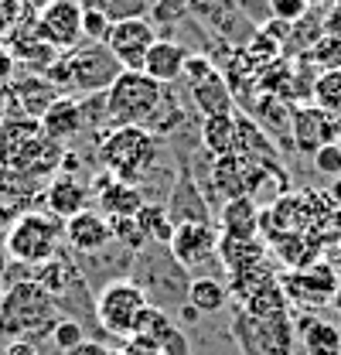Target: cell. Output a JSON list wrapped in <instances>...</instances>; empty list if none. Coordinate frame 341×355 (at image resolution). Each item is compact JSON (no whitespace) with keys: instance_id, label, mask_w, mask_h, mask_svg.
<instances>
[{"instance_id":"obj_6","label":"cell","mask_w":341,"mask_h":355,"mask_svg":"<svg viewBox=\"0 0 341 355\" xmlns=\"http://www.w3.org/2000/svg\"><path fill=\"white\" fill-rule=\"evenodd\" d=\"M106 99V127H150L157 106L164 99V86L147 79L143 72H120L116 83L103 92Z\"/></svg>"},{"instance_id":"obj_30","label":"cell","mask_w":341,"mask_h":355,"mask_svg":"<svg viewBox=\"0 0 341 355\" xmlns=\"http://www.w3.org/2000/svg\"><path fill=\"white\" fill-rule=\"evenodd\" d=\"M314 106L331 113V116H341V69L335 72H321L314 79Z\"/></svg>"},{"instance_id":"obj_49","label":"cell","mask_w":341,"mask_h":355,"mask_svg":"<svg viewBox=\"0 0 341 355\" xmlns=\"http://www.w3.org/2000/svg\"><path fill=\"white\" fill-rule=\"evenodd\" d=\"M307 3H311V10H317V14H328V10H331L338 0H307Z\"/></svg>"},{"instance_id":"obj_9","label":"cell","mask_w":341,"mask_h":355,"mask_svg":"<svg viewBox=\"0 0 341 355\" xmlns=\"http://www.w3.org/2000/svg\"><path fill=\"white\" fill-rule=\"evenodd\" d=\"M338 284L341 277L335 270V263H311L280 277V287H283L290 308L314 311V314L321 308H331V301L338 294Z\"/></svg>"},{"instance_id":"obj_11","label":"cell","mask_w":341,"mask_h":355,"mask_svg":"<svg viewBox=\"0 0 341 355\" xmlns=\"http://www.w3.org/2000/svg\"><path fill=\"white\" fill-rule=\"evenodd\" d=\"M154 42H157V28H154V21H150V17H133V21L113 24L103 44H106L110 55L120 62V69L140 72V69H143V58H147V51H150V44Z\"/></svg>"},{"instance_id":"obj_25","label":"cell","mask_w":341,"mask_h":355,"mask_svg":"<svg viewBox=\"0 0 341 355\" xmlns=\"http://www.w3.org/2000/svg\"><path fill=\"white\" fill-rule=\"evenodd\" d=\"M42 191L44 188H42L38 178L21 175V171H10V168H0V205H7V209L31 205Z\"/></svg>"},{"instance_id":"obj_44","label":"cell","mask_w":341,"mask_h":355,"mask_svg":"<svg viewBox=\"0 0 341 355\" xmlns=\"http://www.w3.org/2000/svg\"><path fill=\"white\" fill-rule=\"evenodd\" d=\"M0 355H42V349L35 345V342H28V338H14V342H7Z\"/></svg>"},{"instance_id":"obj_4","label":"cell","mask_w":341,"mask_h":355,"mask_svg":"<svg viewBox=\"0 0 341 355\" xmlns=\"http://www.w3.org/2000/svg\"><path fill=\"white\" fill-rule=\"evenodd\" d=\"M62 311L51 294H44L35 280H14L0 297V335L24 338V335H51Z\"/></svg>"},{"instance_id":"obj_39","label":"cell","mask_w":341,"mask_h":355,"mask_svg":"<svg viewBox=\"0 0 341 355\" xmlns=\"http://www.w3.org/2000/svg\"><path fill=\"white\" fill-rule=\"evenodd\" d=\"M212 72H215V62L209 58V55H188L181 79H184L188 86H195V83H202V79H205V76H212Z\"/></svg>"},{"instance_id":"obj_18","label":"cell","mask_w":341,"mask_h":355,"mask_svg":"<svg viewBox=\"0 0 341 355\" xmlns=\"http://www.w3.org/2000/svg\"><path fill=\"white\" fill-rule=\"evenodd\" d=\"M42 205L48 216L69 222L72 216H79L89 209V184L79 181V178H65L58 175L55 181H48L42 191Z\"/></svg>"},{"instance_id":"obj_48","label":"cell","mask_w":341,"mask_h":355,"mask_svg":"<svg viewBox=\"0 0 341 355\" xmlns=\"http://www.w3.org/2000/svg\"><path fill=\"white\" fill-rule=\"evenodd\" d=\"M17 3H21V7H28L31 14H38V10L48 7V3H55V0H17Z\"/></svg>"},{"instance_id":"obj_3","label":"cell","mask_w":341,"mask_h":355,"mask_svg":"<svg viewBox=\"0 0 341 355\" xmlns=\"http://www.w3.org/2000/svg\"><path fill=\"white\" fill-rule=\"evenodd\" d=\"M130 280L143 291L147 304L177 314L181 304H188V287H191V273L174 260L168 246L161 243H147L140 253H133L130 263Z\"/></svg>"},{"instance_id":"obj_1","label":"cell","mask_w":341,"mask_h":355,"mask_svg":"<svg viewBox=\"0 0 341 355\" xmlns=\"http://www.w3.org/2000/svg\"><path fill=\"white\" fill-rule=\"evenodd\" d=\"M96 157L106 175L143 188V181L157 171L161 137L143 127H103L96 130Z\"/></svg>"},{"instance_id":"obj_22","label":"cell","mask_w":341,"mask_h":355,"mask_svg":"<svg viewBox=\"0 0 341 355\" xmlns=\"http://www.w3.org/2000/svg\"><path fill=\"white\" fill-rule=\"evenodd\" d=\"M188 96H191L195 110L202 113V120H205V116H225V113H232V110H236L232 89H229V83L222 79V72H218V69H215L212 76H205L202 83L188 86Z\"/></svg>"},{"instance_id":"obj_14","label":"cell","mask_w":341,"mask_h":355,"mask_svg":"<svg viewBox=\"0 0 341 355\" xmlns=\"http://www.w3.org/2000/svg\"><path fill=\"white\" fill-rule=\"evenodd\" d=\"M89 195H96V212L106 216V219H133L140 209H143V191L137 184H127V181H116L113 175H92L89 181Z\"/></svg>"},{"instance_id":"obj_26","label":"cell","mask_w":341,"mask_h":355,"mask_svg":"<svg viewBox=\"0 0 341 355\" xmlns=\"http://www.w3.org/2000/svg\"><path fill=\"white\" fill-rule=\"evenodd\" d=\"M263 257H266V246L256 243V239H225V236H218V260L232 273L263 263Z\"/></svg>"},{"instance_id":"obj_38","label":"cell","mask_w":341,"mask_h":355,"mask_svg":"<svg viewBox=\"0 0 341 355\" xmlns=\"http://www.w3.org/2000/svg\"><path fill=\"white\" fill-rule=\"evenodd\" d=\"M110 21L99 14V10H89V7H82V38L85 42H106V35H110Z\"/></svg>"},{"instance_id":"obj_5","label":"cell","mask_w":341,"mask_h":355,"mask_svg":"<svg viewBox=\"0 0 341 355\" xmlns=\"http://www.w3.org/2000/svg\"><path fill=\"white\" fill-rule=\"evenodd\" d=\"M62 239H65V222L48 212H38V209H24L7 225L3 250L14 263L35 270V266L48 263L51 257H58Z\"/></svg>"},{"instance_id":"obj_21","label":"cell","mask_w":341,"mask_h":355,"mask_svg":"<svg viewBox=\"0 0 341 355\" xmlns=\"http://www.w3.org/2000/svg\"><path fill=\"white\" fill-rule=\"evenodd\" d=\"M218 229L225 239H256V229H259V205H256L250 195L243 198H229L222 202V209L215 212Z\"/></svg>"},{"instance_id":"obj_42","label":"cell","mask_w":341,"mask_h":355,"mask_svg":"<svg viewBox=\"0 0 341 355\" xmlns=\"http://www.w3.org/2000/svg\"><path fill=\"white\" fill-rule=\"evenodd\" d=\"M161 355H191V342H188L184 328H174L168 338L161 342Z\"/></svg>"},{"instance_id":"obj_20","label":"cell","mask_w":341,"mask_h":355,"mask_svg":"<svg viewBox=\"0 0 341 355\" xmlns=\"http://www.w3.org/2000/svg\"><path fill=\"white\" fill-rule=\"evenodd\" d=\"M188 48L177 42H170V38H157V42L150 44V51H147V58H143V76L147 79H154V83H161V86H174L177 79H181V72H184V62H188Z\"/></svg>"},{"instance_id":"obj_10","label":"cell","mask_w":341,"mask_h":355,"mask_svg":"<svg viewBox=\"0 0 341 355\" xmlns=\"http://www.w3.org/2000/svg\"><path fill=\"white\" fill-rule=\"evenodd\" d=\"M35 35L55 51H72L82 38V3L79 0H55L35 14Z\"/></svg>"},{"instance_id":"obj_37","label":"cell","mask_w":341,"mask_h":355,"mask_svg":"<svg viewBox=\"0 0 341 355\" xmlns=\"http://www.w3.org/2000/svg\"><path fill=\"white\" fill-rule=\"evenodd\" d=\"M311 14V3L307 0H270V17L273 21H283V24H297L300 17Z\"/></svg>"},{"instance_id":"obj_8","label":"cell","mask_w":341,"mask_h":355,"mask_svg":"<svg viewBox=\"0 0 341 355\" xmlns=\"http://www.w3.org/2000/svg\"><path fill=\"white\" fill-rule=\"evenodd\" d=\"M232 338L243 355H290L297 331H294V318H256L239 308L232 314Z\"/></svg>"},{"instance_id":"obj_52","label":"cell","mask_w":341,"mask_h":355,"mask_svg":"<svg viewBox=\"0 0 341 355\" xmlns=\"http://www.w3.org/2000/svg\"><path fill=\"white\" fill-rule=\"evenodd\" d=\"M335 260H338V263H341V253H338V257H335Z\"/></svg>"},{"instance_id":"obj_28","label":"cell","mask_w":341,"mask_h":355,"mask_svg":"<svg viewBox=\"0 0 341 355\" xmlns=\"http://www.w3.org/2000/svg\"><path fill=\"white\" fill-rule=\"evenodd\" d=\"M89 10H99L110 24L133 21V17H147L150 14V0H79Z\"/></svg>"},{"instance_id":"obj_19","label":"cell","mask_w":341,"mask_h":355,"mask_svg":"<svg viewBox=\"0 0 341 355\" xmlns=\"http://www.w3.org/2000/svg\"><path fill=\"white\" fill-rule=\"evenodd\" d=\"M38 123H42L44 137H48V140H55L58 147H65L69 140H76V137L85 130L82 103H79V96H58V99L44 110V116L38 120Z\"/></svg>"},{"instance_id":"obj_36","label":"cell","mask_w":341,"mask_h":355,"mask_svg":"<svg viewBox=\"0 0 341 355\" xmlns=\"http://www.w3.org/2000/svg\"><path fill=\"white\" fill-rule=\"evenodd\" d=\"M150 14H154V24L170 28L174 21H181V17L191 14V0H154L150 3Z\"/></svg>"},{"instance_id":"obj_47","label":"cell","mask_w":341,"mask_h":355,"mask_svg":"<svg viewBox=\"0 0 341 355\" xmlns=\"http://www.w3.org/2000/svg\"><path fill=\"white\" fill-rule=\"evenodd\" d=\"M198 318H202V311L191 308V304H181V311H177V321H181V324H195Z\"/></svg>"},{"instance_id":"obj_12","label":"cell","mask_w":341,"mask_h":355,"mask_svg":"<svg viewBox=\"0 0 341 355\" xmlns=\"http://www.w3.org/2000/svg\"><path fill=\"white\" fill-rule=\"evenodd\" d=\"M164 212H168V219L174 222V225H181V222H212L215 219L212 202H209L205 191L198 188L195 171H191L188 161H181L177 171H174V184H170V191H168Z\"/></svg>"},{"instance_id":"obj_29","label":"cell","mask_w":341,"mask_h":355,"mask_svg":"<svg viewBox=\"0 0 341 355\" xmlns=\"http://www.w3.org/2000/svg\"><path fill=\"white\" fill-rule=\"evenodd\" d=\"M177 324H174V318H170L168 311L154 308V304H147L143 308V314L137 318V328H133V335H140V338H150V342H164L170 331H174Z\"/></svg>"},{"instance_id":"obj_16","label":"cell","mask_w":341,"mask_h":355,"mask_svg":"<svg viewBox=\"0 0 341 355\" xmlns=\"http://www.w3.org/2000/svg\"><path fill=\"white\" fill-rule=\"evenodd\" d=\"M65 243L76 257H96L103 253L106 246H113V232H110V222L106 216H99L96 209H85L79 216L65 222Z\"/></svg>"},{"instance_id":"obj_54","label":"cell","mask_w":341,"mask_h":355,"mask_svg":"<svg viewBox=\"0 0 341 355\" xmlns=\"http://www.w3.org/2000/svg\"><path fill=\"white\" fill-rule=\"evenodd\" d=\"M0 92H3V89H0Z\"/></svg>"},{"instance_id":"obj_24","label":"cell","mask_w":341,"mask_h":355,"mask_svg":"<svg viewBox=\"0 0 341 355\" xmlns=\"http://www.w3.org/2000/svg\"><path fill=\"white\" fill-rule=\"evenodd\" d=\"M239 308L246 314H256V318H283V314H290V301H287V294L280 287V277H273L259 291H253Z\"/></svg>"},{"instance_id":"obj_27","label":"cell","mask_w":341,"mask_h":355,"mask_svg":"<svg viewBox=\"0 0 341 355\" xmlns=\"http://www.w3.org/2000/svg\"><path fill=\"white\" fill-rule=\"evenodd\" d=\"M229 301V287L215 277H191V287H188V304L198 308L202 314H215V311L225 308Z\"/></svg>"},{"instance_id":"obj_41","label":"cell","mask_w":341,"mask_h":355,"mask_svg":"<svg viewBox=\"0 0 341 355\" xmlns=\"http://www.w3.org/2000/svg\"><path fill=\"white\" fill-rule=\"evenodd\" d=\"M120 352L123 355H161V345L150 342V338H140V335H130L120 342Z\"/></svg>"},{"instance_id":"obj_15","label":"cell","mask_w":341,"mask_h":355,"mask_svg":"<svg viewBox=\"0 0 341 355\" xmlns=\"http://www.w3.org/2000/svg\"><path fill=\"white\" fill-rule=\"evenodd\" d=\"M290 137H294V147L304 150V154H314L321 144H341L335 116L317 110V106L290 110Z\"/></svg>"},{"instance_id":"obj_31","label":"cell","mask_w":341,"mask_h":355,"mask_svg":"<svg viewBox=\"0 0 341 355\" xmlns=\"http://www.w3.org/2000/svg\"><path fill=\"white\" fill-rule=\"evenodd\" d=\"M304 62L307 65H314V72L321 69V72H335L341 69V38H331V35H321L314 48L304 55Z\"/></svg>"},{"instance_id":"obj_17","label":"cell","mask_w":341,"mask_h":355,"mask_svg":"<svg viewBox=\"0 0 341 355\" xmlns=\"http://www.w3.org/2000/svg\"><path fill=\"white\" fill-rule=\"evenodd\" d=\"M304 355H341V328L314 311H290Z\"/></svg>"},{"instance_id":"obj_34","label":"cell","mask_w":341,"mask_h":355,"mask_svg":"<svg viewBox=\"0 0 341 355\" xmlns=\"http://www.w3.org/2000/svg\"><path fill=\"white\" fill-rule=\"evenodd\" d=\"M110 222V232H113V243L116 246H123L127 253H140L150 239L140 232V225H137V219H106Z\"/></svg>"},{"instance_id":"obj_53","label":"cell","mask_w":341,"mask_h":355,"mask_svg":"<svg viewBox=\"0 0 341 355\" xmlns=\"http://www.w3.org/2000/svg\"><path fill=\"white\" fill-rule=\"evenodd\" d=\"M0 120H3V110H0Z\"/></svg>"},{"instance_id":"obj_51","label":"cell","mask_w":341,"mask_h":355,"mask_svg":"<svg viewBox=\"0 0 341 355\" xmlns=\"http://www.w3.org/2000/svg\"><path fill=\"white\" fill-rule=\"evenodd\" d=\"M331 308H335V314H338V321H341V284H338V294H335V301H331Z\"/></svg>"},{"instance_id":"obj_33","label":"cell","mask_w":341,"mask_h":355,"mask_svg":"<svg viewBox=\"0 0 341 355\" xmlns=\"http://www.w3.org/2000/svg\"><path fill=\"white\" fill-rule=\"evenodd\" d=\"M273 277H277V273H270V266L266 263L246 266V270H236V273H232V287H229V291H232V294H236V301L243 304L253 291H259V287H263L266 280H273Z\"/></svg>"},{"instance_id":"obj_23","label":"cell","mask_w":341,"mask_h":355,"mask_svg":"<svg viewBox=\"0 0 341 355\" xmlns=\"http://www.w3.org/2000/svg\"><path fill=\"white\" fill-rule=\"evenodd\" d=\"M202 150L209 157H232L239 150V123L236 113L225 116H205L202 120Z\"/></svg>"},{"instance_id":"obj_40","label":"cell","mask_w":341,"mask_h":355,"mask_svg":"<svg viewBox=\"0 0 341 355\" xmlns=\"http://www.w3.org/2000/svg\"><path fill=\"white\" fill-rule=\"evenodd\" d=\"M232 3L253 28H263L270 21V0H232Z\"/></svg>"},{"instance_id":"obj_45","label":"cell","mask_w":341,"mask_h":355,"mask_svg":"<svg viewBox=\"0 0 341 355\" xmlns=\"http://www.w3.org/2000/svg\"><path fill=\"white\" fill-rule=\"evenodd\" d=\"M324 35H331V38H341V0L324 14Z\"/></svg>"},{"instance_id":"obj_13","label":"cell","mask_w":341,"mask_h":355,"mask_svg":"<svg viewBox=\"0 0 341 355\" xmlns=\"http://www.w3.org/2000/svg\"><path fill=\"white\" fill-rule=\"evenodd\" d=\"M218 236L222 232L215 229L212 222H181V225H174L168 250L174 253V260L191 273L195 266L209 263L212 257H218Z\"/></svg>"},{"instance_id":"obj_46","label":"cell","mask_w":341,"mask_h":355,"mask_svg":"<svg viewBox=\"0 0 341 355\" xmlns=\"http://www.w3.org/2000/svg\"><path fill=\"white\" fill-rule=\"evenodd\" d=\"M65 355H113V349H106L99 342H82L79 349H72V352H65Z\"/></svg>"},{"instance_id":"obj_2","label":"cell","mask_w":341,"mask_h":355,"mask_svg":"<svg viewBox=\"0 0 341 355\" xmlns=\"http://www.w3.org/2000/svg\"><path fill=\"white\" fill-rule=\"evenodd\" d=\"M120 62L110 55V48L99 42H79L72 51L58 55L55 65L44 72V79L62 96H96L116 83Z\"/></svg>"},{"instance_id":"obj_50","label":"cell","mask_w":341,"mask_h":355,"mask_svg":"<svg viewBox=\"0 0 341 355\" xmlns=\"http://www.w3.org/2000/svg\"><path fill=\"white\" fill-rule=\"evenodd\" d=\"M328 198H331L335 205H341V178H335V181H331V188H328Z\"/></svg>"},{"instance_id":"obj_35","label":"cell","mask_w":341,"mask_h":355,"mask_svg":"<svg viewBox=\"0 0 341 355\" xmlns=\"http://www.w3.org/2000/svg\"><path fill=\"white\" fill-rule=\"evenodd\" d=\"M311 168L324 178H341V144H321L314 154H311Z\"/></svg>"},{"instance_id":"obj_43","label":"cell","mask_w":341,"mask_h":355,"mask_svg":"<svg viewBox=\"0 0 341 355\" xmlns=\"http://www.w3.org/2000/svg\"><path fill=\"white\" fill-rule=\"evenodd\" d=\"M14 72H17V58H14L10 48L0 44V89H7L14 83Z\"/></svg>"},{"instance_id":"obj_7","label":"cell","mask_w":341,"mask_h":355,"mask_svg":"<svg viewBox=\"0 0 341 355\" xmlns=\"http://www.w3.org/2000/svg\"><path fill=\"white\" fill-rule=\"evenodd\" d=\"M143 308H147V297H143V291L130 277H120L113 284H103L99 294H96V301H92L96 324L113 342H123V338L133 335L137 318L143 314Z\"/></svg>"},{"instance_id":"obj_32","label":"cell","mask_w":341,"mask_h":355,"mask_svg":"<svg viewBox=\"0 0 341 355\" xmlns=\"http://www.w3.org/2000/svg\"><path fill=\"white\" fill-rule=\"evenodd\" d=\"M48 342H51V349L55 352H72V349H79L82 342H89L85 338V328L76 321V318H58L55 321V328H51V335H48Z\"/></svg>"}]
</instances>
